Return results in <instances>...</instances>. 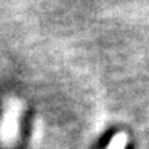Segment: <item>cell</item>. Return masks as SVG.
Returning <instances> with one entry per match:
<instances>
[{
	"label": "cell",
	"instance_id": "1",
	"mask_svg": "<svg viewBox=\"0 0 149 149\" xmlns=\"http://www.w3.org/2000/svg\"><path fill=\"white\" fill-rule=\"evenodd\" d=\"M110 149H123V142L122 141H114Z\"/></svg>",
	"mask_w": 149,
	"mask_h": 149
}]
</instances>
